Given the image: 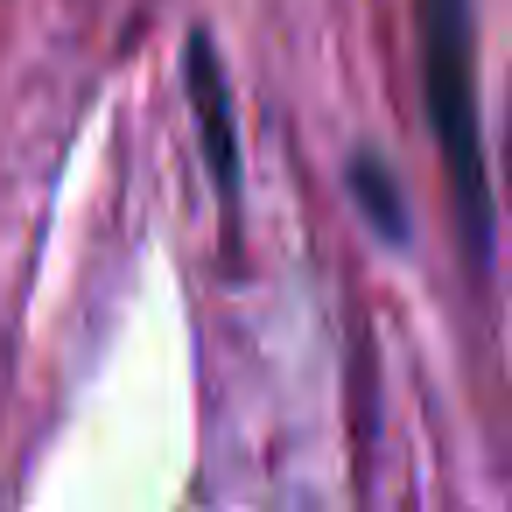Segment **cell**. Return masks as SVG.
Here are the masks:
<instances>
[{
  "label": "cell",
  "mask_w": 512,
  "mask_h": 512,
  "mask_svg": "<svg viewBox=\"0 0 512 512\" xmlns=\"http://www.w3.org/2000/svg\"><path fill=\"white\" fill-rule=\"evenodd\" d=\"M421 29V92H428V127L435 155L449 176L456 232L470 267L491 260V176H484V134H477V22L470 0H414Z\"/></svg>",
  "instance_id": "1"
},
{
  "label": "cell",
  "mask_w": 512,
  "mask_h": 512,
  "mask_svg": "<svg viewBox=\"0 0 512 512\" xmlns=\"http://www.w3.org/2000/svg\"><path fill=\"white\" fill-rule=\"evenodd\" d=\"M183 85H190V113H197V141H204L218 204H225V218L239 225V183H246V176H239V127H232V85H225V64H218L211 36H190Z\"/></svg>",
  "instance_id": "2"
},
{
  "label": "cell",
  "mask_w": 512,
  "mask_h": 512,
  "mask_svg": "<svg viewBox=\"0 0 512 512\" xmlns=\"http://www.w3.org/2000/svg\"><path fill=\"white\" fill-rule=\"evenodd\" d=\"M351 190H358V204L372 211V225H379V239H407V204L393 197V176L379 169V155H358L351 162Z\"/></svg>",
  "instance_id": "3"
}]
</instances>
